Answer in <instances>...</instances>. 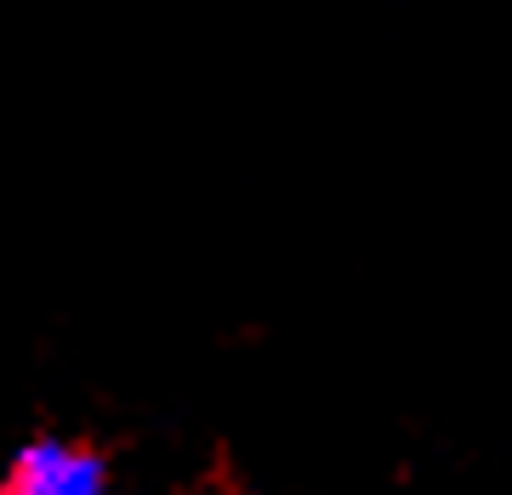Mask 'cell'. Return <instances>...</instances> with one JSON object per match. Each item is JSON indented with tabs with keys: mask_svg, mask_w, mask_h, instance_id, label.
<instances>
[{
	"mask_svg": "<svg viewBox=\"0 0 512 495\" xmlns=\"http://www.w3.org/2000/svg\"><path fill=\"white\" fill-rule=\"evenodd\" d=\"M0 495H109V473H103V461H97L92 450H80V444L40 439L12 461Z\"/></svg>",
	"mask_w": 512,
	"mask_h": 495,
	"instance_id": "1",
	"label": "cell"
}]
</instances>
